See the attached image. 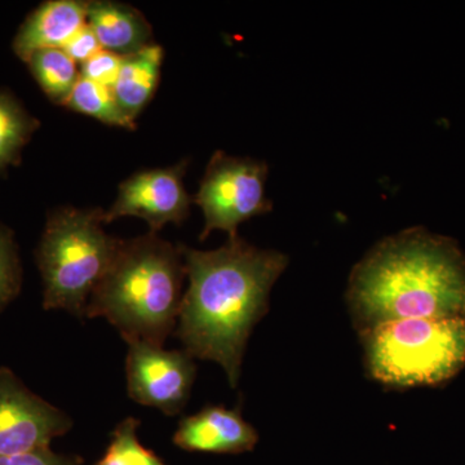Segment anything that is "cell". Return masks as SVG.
I'll use <instances>...</instances> for the list:
<instances>
[{
	"instance_id": "cell-2",
	"label": "cell",
	"mask_w": 465,
	"mask_h": 465,
	"mask_svg": "<svg viewBox=\"0 0 465 465\" xmlns=\"http://www.w3.org/2000/svg\"><path fill=\"white\" fill-rule=\"evenodd\" d=\"M358 333L405 320L465 318V255L457 242L411 228L385 238L349 277Z\"/></svg>"
},
{
	"instance_id": "cell-5",
	"label": "cell",
	"mask_w": 465,
	"mask_h": 465,
	"mask_svg": "<svg viewBox=\"0 0 465 465\" xmlns=\"http://www.w3.org/2000/svg\"><path fill=\"white\" fill-rule=\"evenodd\" d=\"M367 374L385 387H430L465 366V318L405 320L360 333Z\"/></svg>"
},
{
	"instance_id": "cell-13",
	"label": "cell",
	"mask_w": 465,
	"mask_h": 465,
	"mask_svg": "<svg viewBox=\"0 0 465 465\" xmlns=\"http://www.w3.org/2000/svg\"><path fill=\"white\" fill-rule=\"evenodd\" d=\"M163 57V48L153 43L122 58L112 90L119 106L133 121H136L157 91Z\"/></svg>"
},
{
	"instance_id": "cell-11",
	"label": "cell",
	"mask_w": 465,
	"mask_h": 465,
	"mask_svg": "<svg viewBox=\"0 0 465 465\" xmlns=\"http://www.w3.org/2000/svg\"><path fill=\"white\" fill-rule=\"evenodd\" d=\"M88 2L48 0L34 9L21 24L12 48L20 60L27 61L34 52L64 50L79 30L87 25Z\"/></svg>"
},
{
	"instance_id": "cell-21",
	"label": "cell",
	"mask_w": 465,
	"mask_h": 465,
	"mask_svg": "<svg viewBox=\"0 0 465 465\" xmlns=\"http://www.w3.org/2000/svg\"><path fill=\"white\" fill-rule=\"evenodd\" d=\"M101 50H103V47H101L99 39H97L96 34L94 33L88 24L84 29L79 30L73 36L72 41L67 43L65 48H64L67 56L74 60L79 65L90 60L94 54H99Z\"/></svg>"
},
{
	"instance_id": "cell-4",
	"label": "cell",
	"mask_w": 465,
	"mask_h": 465,
	"mask_svg": "<svg viewBox=\"0 0 465 465\" xmlns=\"http://www.w3.org/2000/svg\"><path fill=\"white\" fill-rule=\"evenodd\" d=\"M104 211L66 207L48 216L36 250L43 308L85 317L88 300L108 273L122 240L104 231Z\"/></svg>"
},
{
	"instance_id": "cell-7",
	"label": "cell",
	"mask_w": 465,
	"mask_h": 465,
	"mask_svg": "<svg viewBox=\"0 0 465 465\" xmlns=\"http://www.w3.org/2000/svg\"><path fill=\"white\" fill-rule=\"evenodd\" d=\"M128 347V396L168 416L180 414L188 403L197 374L194 357L185 349L166 351L146 341H131Z\"/></svg>"
},
{
	"instance_id": "cell-14",
	"label": "cell",
	"mask_w": 465,
	"mask_h": 465,
	"mask_svg": "<svg viewBox=\"0 0 465 465\" xmlns=\"http://www.w3.org/2000/svg\"><path fill=\"white\" fill-rule=\"evenodd\" d=\"M39 125L11 92L0 90V174L21 163V153Z\"/></svg>"
},
{
	"instance_id": "cell-6",
	"label": "cell",
	"mask_w": 465,
	"mask_h": 465,
	"mask_svg": "<svg viewBox=\"0 0 465 465\" xmlns=\"http://www.w3.org/2000/svg\"><path fill=\"white\" fill-rule=\"evenodd\" d=\"M268 173V164L258 159L224 152L213 155L194 197L204 216L201 241L213 231L226 232L234 240L242 223L271 213L273 203L265 195Z\"/></svg>"
},
{
	"instance_id": "cell-1",
	"label": "cell",
	"mask_w": 465,
	"mask_h": 465,
	"mask_svg": "<svg viewBox=\"0 0 465 465\" xmlns=\"http://www.w3.org/2000/svg\"><path fill=\"white\" fill-rule=\"evenodd\" d=\"M180 251L189 287L174 333L191 356L219 363L237 388L247 341L268 313L269 295L289 258L240 237L213 251L183 244Z\"/></svg>"
},
{
	"instance_id": "cell-8",
	"label": "cell",
	"mask_w": 465,
	"mask_h": 465,
	"mask_svg": "<svg viewBox=\"0 0 465 465\" xmlns=\"http://www.w3.org/2000/svg\"><path fill=\"white\" fill-rule=\"evenodd\" d=\"M72 427L65 412L27 390L11 370L0 369V457L48 449Z\"/></svg>"
},
{
	"instance_id": "cell-12",
	"label": "cell",
	"mask_w": 465,
	"mask_h": 465,
	"mask_svg": "<svg viewBox=\"0 0 465 465\" xmlns=\"http://www.w3.org/2000/svg\"><path fill=\"white\" fill-rule=\"evenodd\" d=\"M87 24L103 50L127 56L153 45V29L142 12L122 3L88 2Z\"/></svg>"
},
{
	"instance_id": "cell-17",
	"label": "cell",
	"mask_w": 465,
	"mask_h": 465,
	"mask_svg": "<svg viewBox=\"0 0 465 465\" xmlns=\"http://www.w3.org/2000/svg\"><path fill=\"white\" fill-rule=\"evenodd\" d=\"M140 420L127 418L116 425L105 454L94 465H166L137 439Z\"/></svg>"
},
{
	"instance_id": "cell-20",
	"label": "cell",
	"mask_w": 465,
	"mask_h": 465,
	"mask_svg": "<svg viewBox=\"0 0 465 465\" xmlns=\"http://www.w3.org/2000/svg\"><path fill=\"white\" fill-rule=\"evenodd\" d=\"M79 458L56 454L50 448L0 457V465H81Z\"/></svg>"
},
{
	"instance_id": "cell-10",
	"label": "cell",
	"mask_w": 465,
	"mask_h": 465,
	"mask_svg": "<svg viewBox=\"0 0 465 465\" xmlns=\"http://www.w3.org/2000/svg\"><path fill=\"white\" fill-rule=\"evenodd\" d=\"M259 442L255 428L244 420L238 407L206 406L185 416L173 434L177 448L206 454H242Z\"/></svg>"
},
{
	"instance_id": "cell-19",
	"label": "cell",
	"mask_w": 465,
	"mask_h": 465,
	"mask_svg": "<svg viewBox=\"0 0 465 465\" xmlns=\"http://www.w3.org/2000/svg\"><path fill=\"white\" fill-rule=\"evenodd\" d=\"M122 56L113 52L101 50L81 65L82 78L94 84L113 88L122 65Z\"/></svg>"
},
{
	"instance_id": "cell-3",
	"label": "cell",
	"mask_w": 465,
	"mask_h": 465,
	"mask_svg": "<svg viewBox=\"0 0 465 465\" xmlns=\"http://www.w3.org/2000/svg\"><path fill=\"white\" fill-rule=\"evenodd\" d=\"M185 275L180 246L153 232L122 241L85 317L106 318L127 342L163 347L177 327Z\"/></svg>"
},
{
	"instance_id": "cell-15",
	"label": "cell",
	"mask_w": 465,
	"mask_h": 465,
	"mask_svg": "<svg viewBox=\"0 0 465 465\" xmlns=\"http://www.w3.org/2000/svg\"><path fill=\"white\" fill-rule=\"evenodd\" d=\"M26 64L48 100L65 106L81 78L78 64L67 56L65 51L57 48L35 51Z\"/></svg>"
},
{
	"instance_id": "cell-16",
	"label": "cell",
	"mask_w": 465,
	"mask_h": 465,
	"mask_svg": "<svg viewBox=\"0 0 465 465\" xmlns=\"http://www.w3.org/2000/svg\"><path fill=\"white\" fill-rule=\"evenodd\" d=\"M65 106L81 114L92 116L105 124L115 125L125 130L136 128L134 121L119 106L112 88L94 84L82 76Z\"/></svg>"
},
{
	"instance_id": "cell-18",
	"label": "cell",
	"mask_w": 465,
	"mask_h": 465,
	"mask_svg": "<svg viewBox=\"0 0 465 465\" xmlns=\"http://www.w3.org/2000/svg\"><path fill=\"white\" fill-rule=\"evenodd\" d=\"M21 289V264L14 234L0 225V312Z\"/></svg>"
},
{
	"instance_id": "cell-9",
	"label": "cell",
	"mask_w": 465,
	"mask_h": 465,
	"mask_svg": "<svg viewBox=\"0 0 465 465\" xmlns=\"http://www.w3.org/2000/svg\"><path fill=\"white\" fill-rule=\"evenodd\" d=\"M188 161L157 170L142 171L119 185L118 197L104 211V224L134 216L148 223L157 234L167 224L180 225L191 213L192 197L183 185Z\"/></svg>"
}]
</instances>
